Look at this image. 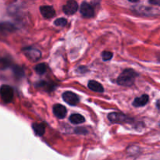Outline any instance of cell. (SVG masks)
<instances>
[{"label": "cell", "mask_w": 160, "mask_h": 160, "mask_svg": "<svg viewBox=\"0 0 160 160\" xmlns=\"http://www.w3.org/2000/svg\"><path fill=\"white\" fill-rule=\"evenodd\" d=\"M40 11L42 15L45 18L49 19L56 15V11L54 8L51 6H42L40 7Z\"/></svg>", "instance_id": "cell-8"}, {"label": "cell", "mask_w": 160, "mask_h": 160, "mask_svg": "<svg viewBox=\"0 0 160 160\" xmlns=\"http://www.w3.org/2000/svg\"><path fill=\"white\" fill-rule=\"evenodd\" d=\"M88 87L90 90L93 92H98V93H102L104 92V88L100 83L97 82L96 81H90L88 84Z\"/></svg>", "instance_id": "cell-11"}, {"label": "cell", "mask_w": 160, "mask_h": 160, "mask_svg": "<svg viewBox=\"0 0 160 160\" xmlns=\"http://www.w3.org/2000/svg\"><path fill=\"white\" fill-rule=\"evenodd\" d=\"M70 121L73 124H81L85 121V119L82 115L78 113L72 114L70 117Z\"/></svg>", "instance_id": "cell-13"}, {"label": "cell", "mask_w": 160, "mask_h": 160, "mask_svg": "<svg viewBox=\"0 0 160 160\" xmlns=\"http://www.w3.org/2000/svg\"><path fill=\"white\" fill-rule=\"evenodd\" d=\"M34 70L39 75H42L46 72L47 67L45 63H39L34 67Z\"/></svg>", "instance_id": "cell-14"}, {"label": "cell", "mask_w": 160, "mask_h": 160, "mask_svg": "<svg viewBox=\"0 0 160 160\" xmlns=\"http://www.w3.org/2000/svg\"><path fill=\"white\" fill-rule=\"evenodd\" d=\"M102 57L104 61H109L112 58V53L109 51H104L102 53Z\"/></svg>", "instance_id": "cell-17"}, {"label": "cell", "mask_w": 160, "mask_h": 160, "mask_svg": "<svg viewBox=\"0 0 160 160\" xmlns=\"http://www.w3.org/2000/svg\"><path fill=\"white\" fill-rule=\"evenodd\" d=\"M13 88L7 84H3L0 87V97L5 103H9L13 98Z\"/></svg>", "instance_id": "cell-2"}, {"label": "cell", "mask_w": 160, "mask_h": 160, "mask_svg": "<svg viewBox=\"0 0 160 160\" xmlns=\"http://www.w3.org/2000/svg\"><path fill=\"white\" fill-rule=\"evenodd\" d=\"M158 60H159L160 62V53L159 54V56H158Z\"/></svg>", "instance_id": "cell-20"}, {"label": "cell", "mask_w": 160, "mask_h": 160, "mask_svg": "<svg viewBox=\"0 0 160 160\" xmlns=\"http://www.w3.org/2000/svg\"><path fill=\"white\" fill-rule=\"evenodd\" d=\"M80 12H81V15L87 18H91V17H94V9L89 3L86 2H83L81 5V8H80Z\"/></svg>", "instance_id": "cell-5"}, {"label": "cell", "mask_w": 160, "mask_h": 160, "mask_svg": "<svg viewBox=\"0 0 160 160\" xmlns=\"http://www.w3.org/2000/svg\"><path fill=\"white\" fill-rule=\"evenodd\" d=\"M54 115L59 119H63L67 115V109L61 104H56L53 106Z\"/></svg>", "instance_id": "cell-9"}, {"label": "cell", "mask_w": 160, "mask_h": 160, "mask_svg": "<svg viewBox=\"0 0 160 160\" xmlns=\"http://www.w3.org/2000/svg\"><path fill=\"white\" fill-rule=\"evenodd\" d=\"M13 71H14V73H15L16 76H17L18 78H21V77H23V74H24V73H23V70L19 67H14Z\"/></svg>", "instance_id": "cell-18"}, {"label": "cell", "mask_w": 160, "mask_h": 160, "mask_svg": "<svg viewBox=\"0 0 160 160\" xmlns=\"http://www.w3.org/2000/svg\"><path fill=\"white\" fill-rule=\"evenodd\" d=\"M108 119L112 123H123L129 120L130 118H128L123 113L120 112H111L108 115Z\"/></svg>", "instance_id": "cell-7"}, {"label": "cell", "mask_w": 160, "mask_h": 160, "mask_svg": "<svg viewBox=\"0 0 160 160\" xmlns=\"http://www.w3.org/2000/svg\"><path fill=\"white\" fill-rule=\"evenodd\" d=\"M78 4L76 1H68L62 7L63 12L67 15H73L78 11Z\"/></svg>", "instance_id": "cell-6"}, {"label": "cell", "mask_w": 160, "mask_h": 160, "mask_svg": "<svg viewBox=\"0 0 160 160\" xmlns=\"http://www.w3.org/2000/svg\"><path fill=\"white\" fill-rule=\"evenodd\" d=\"M45 123H34L32 124V128L34 130L35 134L38 136H42L45 134Z\"/></svg>", "instance_id": "cell-12"}, {"label": "cell", "mask_w": 160, "mask_h": 160, "mask_svg": "<svg viewBox=\"0 0 160 160\" xmlns=\"http://www.w3.org/2000/svg\"><path fill=\"white\" fill-rule=\"evenodd\" d=\"M138 77V73L132 69H126L123 70L119 78H117V84L119 85L130 87L134 83L136 78Z\"/></svg>", "instance_id": "cell-1"}, {"label": "cell", "mask_w": 160, "mask_h": 160, "mask_svg": "<svg viewBox=\"0 0 160 160\" xmlns=\"http://www.w3.org/2000/svg\"><path fill=\"white\" fill-rule=\"evenodd\" d=\"M62 98H63L64 102L70 105V106H76L80 101L78 95L72 92H64L62 94Z\"/></svg>", "instance_id": "cell-4"}, {"label": "cell", "mask_w": 160, "mask_h": 160, "mask_svg": "<svg viewBox=\"0 0 160 160\" xmlns=\"http://www.w3.org/2000/svg\"><path fill=\"white\" fill-rule=\"evenodd\" d=\"M67 23V20L65 18H58L54 21V24L57 27H64Z\"/></svg>", "instance_id": "cell-16"}, {"label": "cell", "mask_w": 160, "mask_h": 160, "mask_svg": "<svg viewBox=\"0 0 160 160\" xmlns=\"http://www.w3.org/2000/svg\"><path fill=\"white\" fill-rule=\"evenodd\" d=\"M148 100H149L148 95H143L142 96L134 98V102H133V106L135 107H142V106H145L148 102Z\"/></svg>", "instance_id": "cell-10"}, {"label": "cell", "mask_w": 160, "mask_h": 160, "mask_svg": "<svg viewBox=\"0 0 160 160\" xmlns=\"http://www.w3.org/2000/svg\"><path fill=\"white\" fill-rule=\"evenodd\" d=\"M23 52L24 53L28 59L33 62L38 61L42 56V52L38 49L33 48V47H26V48H23Z\"/></svg>", "instance_id": "cell-3"}, {"label": "cell", "mask_w": 160, "mask_h": 160, "mask_svg": "<svg viewBox=\"0 0 160 160\" xmlns=\"http://www.w3.org/2000/svg\"><path fill=\"white\" fill-rule=\"evenodd\" d=\"M148 3L154 6H160V0H149Z\"/></svg>", "instance_id": "cell-19"}, {"label": "cell", "mask_w": 160, "mask_h": 160, "mask_svg": "<svg viewBox=\"0 0 160 160\" xmlns=\"http://www.w3.org/2000/svg\"><path fill=\"white\" fill-rule=\"evenodd\" d=\"M0 29L2 31H12L15 29L13 25L10 23H0Z\"/></svg>", "instance_id": "cell-15"}]
</instances>
